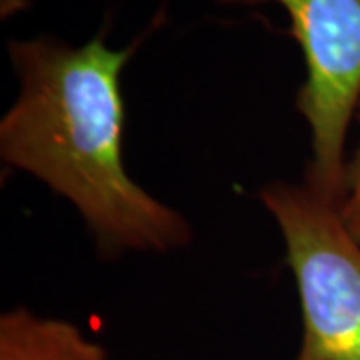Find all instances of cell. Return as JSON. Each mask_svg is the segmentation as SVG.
<instances>
[{
    "label": "cell",
    "mask_w": 360,
    "mask_h": 360,
    "mask_svg": "<svg viewBox=\"0 0 360 360\" xmlns=\"http://www.w3.org/2000/svg\"><path fill=\"white\" fill-rule=\"evenodd\" d=\"M139 44L104 34L70 46L56 37L11 40L18 96L0 120V156L78 210L103 257L184 248L191 222L144 191L124 165L120 77Z\"/></svg>",
    "instance_id": "6da1fadb"
},
{
    "label": "cell",
    "mask_w": 360,
    "mask_h": 360,
    "mask_svg": "<svg viewBox=\"0 0 360 360\" xmlns=\"http://www.w3.org/2000/svg\"><path fill=\"white\" fill-rule=\"evenodd\" d=\"M260 200L286 246L302 310V342L292 360H360V243L338 202L304 182H270Z\"/></svg>",
    "instance_id": "7a4b0ae2"
},
{
    "label": "cell",
    "mask_w": 360,
    "mask_h": 360,
    "mask_svg": "<svg viewBox=\"0 0 360 360\" xmlns=\"http://www.w3.org/2000/svg\"><path fill=\"white\" fill-rule=\"evenodd\" d=\"M222 6L276 2L290 16L307 80L296 108L310 130L304 184L340 205L347 172V134L360 106V0H214Z\"/></svg>",
    "instance_id": "3957f363"
},
{
    "label": "cell",
    "mask_w": 360,
    "mask_h": 360,
    "mask_svg": "<svg viewBox=\"0 0 360 360\" xmlns=\"http://www.w3.org/2000/svg\"><path fill=\"white\" fill-rule=\"evenodd\" d=\"M0 360H108L77 324L16 307L0 316Z\"/></svg>",
    "instance_id": "277c9868"
},
{
    "label": "cell",
    "mask_w": 360,
    "mask_h": 360,
    "mask_svg": "<svg viewBox=\"0 0 360 360\" xmlns=\"http://www.w3.org/2000/svg\"><path fill=\"white\" fill-rule=\"evenodd\" d=\"M360 122V106L356 110ZM340 219L345 222L348 232L360 243V144L356 153L347 162V172H345V194L338 205Z\"/></svg>",
    "instance_id": "5b68a950"
},
{
    "label": "cell",
    "mask_w": 360,
    "mask_h": 360,
    "mask_svg": "<svg viewBox=\"0 0 360 360\" xmlns=\"http://www.w3.org/2000/svg\"><path fill=\"white\" fill-rule=\"evenodd\" d=\"M34 0H0V18H13L14 14L28 11Z\"/></svg>",
    "instance_id": "8992f818"
}]
</instances>
